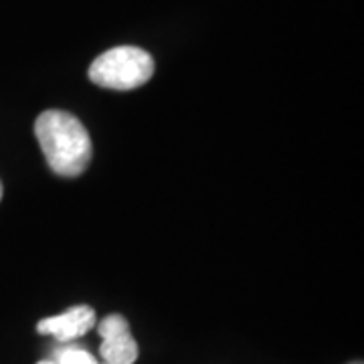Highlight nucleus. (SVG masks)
<instances>
[{"label":"nucleus","mask_w":364,"mask_h":364,"mask_svg":"<svg viewBox=\"0 0 364 364\" xmlns=\"http://www.w3.org/2000/svg\"><path fill=\"white\" fill-rule=\"evenodd\" d=\"M35 136L47 164L59 176H79L90 166L93 146L85 126L61 109H47L35 122Z\"/></svg>","instance_id":"1"},{"label":"nucleus","mask_w":364,"mask_h":364,"mask_svg":"<svg viewBox=\"0 0 364 364\" xmlns=\"http://www.w3.org/2000/svg\"><path fill=\"white\" fill-rule=\"evenodd\" d=\"M154 75V59L140 47H114L100 55L90 67V79L105 90L130 91Z\"/></svg>","instance_id":"2"},{"label":"nucleus","mask_w":364,"mask_h":364,"mask_svg":"<svg viewBox=\"0 0 364 364\" xmlns=\"http://www.w3.org/2000/svg\"><path fill=\"white\" fill-rule=\"evenodd\" d=\"M95 326V312L90 306H75L65 314L45 318L37 324V332L45 336H55L57 340L65 342L87 334Z\"/></svg>","instance_id":"3"},{"label":"nucleus","mask_w":364,"mask_h":364,"mask_svg":"<svg viewBox=\"0 0 364 364\" xmlns=\"http://www.w3.org/2000/svg\"><path fill=\"white\" fill-rule=\"evenodd\" d=\"M100 354L105 364H134L138 360V344L132 338V332H122L116 336L104 338Z\"/></svg>","instance_id":"4"},{"label":"nucleus","mask_w":364,"mask_h":364,"mask_svg":"<svg viewBox=\"0 0 364 364\" xmlns=\"http://www.w3.org/2000/svg\"><path fill=\"white\" fill-rule=\"evenodd\" d=\"M130 330V324L124 316L119 314H112V316H105L104 320L97 326V332L102 338H109V336H116V334H122V332H128Z\"/></svg>","instance_id":"5"},{"label":"nucleus","mask_w":364,"mask_h":364,"mask_svg":"<svg viewBox=\"0 0 364 364\" xmlns=\"http://www.w3.org/2000/svg\"><path fill=\"white\" fill-rule=\"evenodd\" d=\"M55 364H97V360L87 350L67 348V350H61L57 354V363Z\"/></svg>","instance_id":"6"},{"label":"nucleus","mask_w":364,"mask_h":364,"mask_svg":"<svg viewBox=\"0 0 364 364\" xmlns=\"http://www.w3.org/2000/svg\"><path fill=\"white\" fill-rule=\"evenodd\" d=\"M37 364H55V363H49V360H41V363H37Z\"/></svg>","instance_id":"7"},{"label":"nucleus","mask_w":364,"mask_h":364,"mask_svg":"<svg viewBox=\"0 0 364 364\" xmlns=\"http://www.w3.org/2000/svg\"><path fill=\"white\" fill-rule=\"evenodd\" d=\"M0 200H2V182H0Z\"/></svg>","instance_id":"8"},{"label":"nucleus","mask_w":364,"mask_h":364,"mask_svg":"<svg viewBox=\"0 0 364 364\" xmlns=\"http://www.w3.org/2000/svg\"><path fill=\"white\" fill-rule=\"evenodd\" d=\"M352 364H363V363H352Z\"/></svg>","instance_id":"9"}]
</instances>
